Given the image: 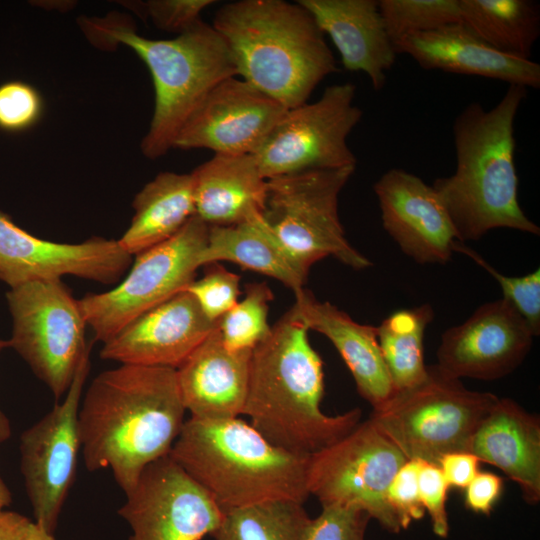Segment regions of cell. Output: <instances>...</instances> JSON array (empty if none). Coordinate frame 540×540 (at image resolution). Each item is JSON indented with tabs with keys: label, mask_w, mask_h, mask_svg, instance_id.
<instances>
[{
	"label": "cell",
	"mask_w": 540,
	"mask_h": 540,
	"mask_svg": "<svg viewBox=\"0 0 540 540\" xmlns=\"http://www.w3.org/2000/svg\"><path fill=\"white\" fill-rule=\"evenodd\" d=\"M185 412L176 369L121 364L98 374L78 410L86 468H110L128 494L150 463L169 454Z\"/></svg>",
	"instance_id": "1"
},
{
	"label": "cell",
	"mask_w": 540,
	"mask_h": 540,
	"mask_svg": "<svg viewBox=\"0 0 540 540\" xmlns=\"http://www.w3.org/2000/svg\"><path fill=\"white\" fill-rule=\"evenodd\" d=\"M308 331L287 312L251 351L242 412L267 441L305 456L348 434L362 414L359 408L334 416L322 412L323 362Z\"/></svg>",
	"instance_id": "2"
},
{
	"label": "cell",
	"mask_w": 540,
	"mask_h": 540,
	"mask_svg": "<svg viewBox=\"0 0 540 540\" xmlns=\"http://www.w3.org/2000/svg\"><path fill=\"white\" fill-rule=\"evenodd\" d=\"M526 97L527 88L509 85L491 109L471 102L455 117L456 168L432 187L461 243L498 228L540 234L539 226L521 209L517 193L514 122Z\"/></svg>",
	"instance_id": "3"
},
{
	"label": "cell",
	"mask_w": 540,
	"mask_h": 540,
	"mask_svg": "<svg viewBox=\"0 0 540 540\" xmlns=\"http://www.w3.org/2000/svg\"><path fill=\"white\" fill-rule=\"evenodd\" d=\"M212 26L228 47L237 76L287 109L306 103L338 70L325 35L298 1L228 3Z\"/></svg>",
	"instance_id": "4"
},
{
	"label": "cell",
	"mask_w": 540,
	"mask_h": 540,
	"mask_svg": "<svg viewBox=\"0 0 540 540\" xmlns=\"http://www.w3.org/2000/svg\"><path fill=\"white\" fill-rule=\"evenodd\" d=\"M169 456L221 511L270 500L304 504L310 456L283 450L235 417L184 421Z\"/></svg>",
	"instance_id": "5"
},
{
	"label": "cell",
	"mask_w": 540,
	"mask_h": 540,
	"mask_svg": "<svg viewBox=\"0 0 540 540\" xmlns=\"http://www.w3.org/2000/svg\"><path fill=\"white\" fill-rule=\"evenodd\" d=\"M81 27L93 44L106 48L123 44L134 50L148 67L155 105L141 150L150 159L165 155L173 147L188 118L214 86L237 76L224 40L212 25L202 20L168 40L142 37L130 21L115 14L85 18Z\"/></svg>",
	"instance_id": "6"
},
{
	"label": "cell",
	"mask_w": 540,
	"mask_h": 540,
	"mask_svg": "<svg viewBox=\"0 0 540 540\" xmlns=\"http://www.w3.org/2000/svg\"><path fill=\"white\" fill-rule=\"evenodd\" d=\"M498 397L466 388L437 364L417 385L397 391L369 419L407 459L438 465L442 456L470 452L473 437Z\"/></svg>",
	"instance_id": "7"
},
{
	"label": "cell",
	"mask_w": 540,
	"mask_h": 540,
	"mask_svg": "<svg viewBox=\"0 0 540 540\" xmlns=\"http://www.w3.org/2000/svg\"><path fill=\"white\" fill-rule=\"evenodd\" d=\"M356 167L309 170L267 179L262 217L301 269L332 256L355 270L371 262L347 240L338 200Z\"/></svg>",
	"instance_id": "8"
},
{
	"label": "cell",
	"mask_w": 540,
	"mask_h": 540,
	"mask_svg": "<svg viewBox=\"0 0 540 540\" xmlns=\"http://www.w3.org/2000/svg\"><path fill=\"white\" fill-rule=\"evenodd\" d=\"M12 317L8 340L55 399L70 388L92 343L85 339L86 320L61 279L33 280L6 293Z\"/></svg>",
	"instance_id": "9"
},
{
	"label": "cell",
	"mask_w": 540,
	"mask_h": 540,
	"mask_svg": "<svg viewBox=\"0 0 540 540\" xmlns=\"http://www.w3.org/2000/svg\"><path fill=\"white\" fill-rule=\"evenodd\" d=\"M209 226L193 216L176 234L136 255L124 280L78 303L95 340L103 344L138 316L182 291L202 266Z\"/></svg>",
	"instance_id": "10"
},
{
	"label": "cell",
	"mask_w": 540,
	"mask_h": 540,
	"mask_svg": "<svg viewBox=\"0 0 540 540\" xmlns=\"http://www.w3.org/2000/svg\"><path fill=\"white\" fill-rule=\"evenodd\" d=\"M408 459L369 418L341 439L312 454L307 472L309 495L321 506L353 507L365 511L382 528L402 529L387 491Z\"/></svg>",
	"instance_id": "11"
},
{
	"label": "cell",
	"mask_w": 540,
	"mask_h": 540,
	"mask_svg": "<svg viewBox=\"0 0 540 540\" xmlns=\"http://www.w3.org/2000/svg\"><path fill=\"white\" fill-rule=\"evenodd\" d=\"M353 83L328 86L312 103L287 109L254 154L266 179L356 167L347 138L362 118Z\"/></svg>",
	"instance_id": "12"
},
{
	"label": "cell",
	"mask_w": 540,
	"mask_h": 540,
	"mask_svg": "<svg viewBox=\"0 0 540 540\" xmlns=\"http://www.w3.org/2000/svg\"><path fill=\"white\" fill-rule=\"evenodd\" d=\"M89 349L65 399L20 436V469L34 521L53 533L75 481L81 450L78 410L89 369Z\"/></svg>",
	"instance_id": "13"
},
{
	"label": "cell",
	"mask_w": 540,
	"mask_h": 540,
	"mask_svg": "<svg viewBox=\"0 0 540 540\" xmlns=\"http://www.w3.org/2000/svg\"><path fill=\"white\" fill-rule=\"evenodd\" d=\"M118 514L128 540H201L219 526L223 512L169 454L150 463Z\"/></svg>",
	"instance_id": "14"
},
{
	"label": "cell",
	"mask_w": 540,
	"mask_h": 540,
	"mask_svg": "<svg viewBox=\"0 0 540 540\" xmlns=\"http://www.w3.org/2000/svg\"><path fill=\"white\" fill-rule=\"evenodd\" d=\"M132 262L118 240L94 236L79 244L38 238L0 212V280L10 288L64 275L113 284Z\"/></svg>",
	"instance_id": "15"
},
{
	"label": "cell",
	"mask_w": 540,
	"mask_h": 540,
	"mask_svg": "<svg viewBox=\"0 0 540 540\" xmlns=\"http://www.w3.org/2000/svg\"><path fill=\"white\" fill-rule=\"evenodd\" d=\"M287 108L238 76L219 82L188 118L173 147L254 155Z\"/></svg>",
	"instance_id": "16"
},
{
	"label": "cell",
	"mask_w": 540,
	"mask_h": 540,
	"mask_svg": "<svg viewBox=\"0 0 540 540\" xmlns=\"http://www.w3.org/2000/svg\"><path fill=\"white\" fill-rule=\"evenodd\" d=\"M533 337L509 301L501 298L487 302L465 322L442 334L437 365L457 379L496 380L521 365Z\"/></svg>",
	"instance_id": "17"
},
{
	"label": "cell",
	"mask_w": 540,
	"mask_h": 540,
	"mask_svg": "<svg viewBox=\"0 0 540 540\" xmlns=\"http://www.w3.org/2000/svg\"><path fill=\"white\" fill-rule=\"evenodd\" d=\"M373 190L385 231L404 254L422 264L448 262L457 233L434 188L400 168L384 172Z\"/></svg>",
	"instance_id": "18"
},
{
	"label": "cell",
	"mask_w": 540,
	"mask_h": 540,
	"mask_svg": "<svg viewBox=\"0 0 540 540\" xmlns=\"http://www.w3.org/2000/svg\"><path fill=\"white\" fill-rule=\"evenodd\" d=\"M217 322L209 320L195 298L183 290L128 323L103 344L100 357L121 364L177 369Z\"/></svg>",
	"instance_id": "19"
},
{
	"label": "cell",
	"mask_w": 540,
	"mask_h": 540,
	"mask_svg": "<svg viewBox=\"0 0 540 540\" xmlns=\"http://www.w3.org/2000/svg\"><path fill=\"white\" fill-rule=\"evenodd\" d=\"M397 54L410 56L425 70L474 75L525 88L540 87V65L504 54L463 24L413 34L394 43Z\"/></svg>",
	"instance_id": "20"
},
{
	"label": "cell",
	"mask_w": 540,
	"mask_h": 540,
	"mask_svg": "<svg viewBox=\"0 0 540 540\" xmlns=\"http://www.w3.org/2000/svg\"><path fill=\"white\" fill-rule=\"evenodd\" d=\"M328 35L346 70L365 73L375 91L386 84L396 50L376 0H298Z\"/></svg>",
	"instance_id": "21"
},
{
	"label": "cell",
	"mask_w": 540,
	"mask_h": 540,
	"mask_svg": "<svg viewBox=\"0 0 540 540\" xmlns=\"http://www.w3.org/2000/svg\"><path fill=\"white\" fill-rule=\"evenodd\" d=\"M288 311L308 330L326 336L351 372L358 393L373 410L383 406L395 393L377 339L376 326L360 324L328 301H319L302 289L295 293Z\"/></svg>",
	"instance_id": "22"
},
{
	"label": "cell",
	"mask_w": 540,
	"mask_h": 540,
	"mask_svg": "<svg viewBox=\"0 0 540 540\" xmlns=\"http://www.w3.org/2000/svg\"><path fill=\"white\" fill-rule=\"evenodd\" d=\"M250 358L251 351L227 349L216 326L176 369L180 396L191 416L226 419L241 415Z\"/></svg>",
	"instance_id": "23"
},
{
	"label": "cell",
	"mask_w": 540,
	"mask_h": 540,
	"mask_svg": "<svg viewBox=\"0 0 540 540\" xmlns=\"http://www.w3.org/2000/svg\"><path fill=\"white\" fill-rule=\"evenodd\" d=\"M470 452L514 481L528 504L540 501V420L510 398H498L478 427Z\"/></svg>",
	"instance_id": "24"
},
{
	"label": "cell",
	"mask_w": 540,
	"mask_h": 540,
	"mask_svg": "<svg viewBox=\"0 0 540 540\" xmlns=\"http://www.w3.org/2000/svg\"><path fill=\"white\" fill-rule=\"evenodd\" d=\"M196 216L208 226H230L261 216L267 179L254 155L215 154L191 172Z\"/></svg>",
	"instance_id": "25"
},
{
	"label": "cell",
	"mask_w": 540,
	"mask_h": 540,
	"mask_svg": "<svg viewBox=\"0 0 540 540\" xmlns=\"http://www.w3.org/2000/svg\"><path fill=\"white\" fill-rule=\"evenodd\" d=\"M230 261L272 277L294 294L304 289L308 274L287 252L262 215L230 226H209L202 266Z\"/></svg>",
	"instance_id": "26"
},
{
	"label": "cell",
	"mask_w": 540,
	"mask_h": 540,
	"mask_svg": "<svg viewBox=\"0 0 540 540\" xmlns=\"http://www.w3.org/2000/svg\"><path fill=\"white\" fill-rule=\"evenodd\" d=\"M132 207L135 214L118 242L137 255L172 237L196 215L191 173H159L136 194Z\"/></svg>",
	"instance_id": "27"
},
{
	"label": "cell",
	"mask_w": 540,
	"mask_h": 540,
	"mask_svg": "<svg viewBox=\"0 0 540 540\" xmlns=\"http://www.w3.org/2000/svg\"><path fill=\"white\" fill-rule=\"evenodd\" d=\"M461 24L490 47L530 59L540 35V5L531 0H459Z\"/></svg>",
	"instance_id": "28"
},
{
	"label": "cell",
	"mask_w": 540,
	"mask_h": 540,
	"mask_svg": "<svg viewBox=\"0 0 540 540\" xmlns=\"http://www.w3.org/2000/svg\"><path fill=\"white\" fill-rule=\"evenodd\" d=\"M430 304L402 309L385 318L377 328V339L395 392L420 383L427 374L424 335L433 320Z\"/></svg>",
	"instance_id": "29"
},
{
	"label": "cell",
	"mask_w": 540,
	"mask_h": 540,
	"mask_svg": "<svg viewBox=\"0 0 540 540\" xmlns=\"http://www.w3.org/2000/svg\"><path fill=\"white\" fill-rule=\"evenodd\" d=\"M310 518L303 504L270 500L223 513L214 540H306Z\"/></svg>",
	"instance_id": "30"
},
{
	"label": "cell",
	"mask_w": 540,
	"mask_h": 540,
	"mask_svg": "<svg viewBox=\"0 0 540 540\" xmlns=\"http://www.w3.org/2000/svg\"><path fill=\"white\" fill-rule=\"evenodd\" d=\"M273 293L266 282L249 283L245 296L221 319L217 326L225 347L231 351H252L271 332L269 302Z\"/></svg>",
	"instance_id": "31"
},
{
	"label": "cell",
	"mask_w": 540,
	"mask_h": 540,
	"mask_svg": "<svg viewBox=\"0 0 540 540\" xmlns=\"http://www.w3.org/2000/svg\"><path fill=\"white\" fill-rule=\"evenodd\" d=\"M379 10L393 42L461 23L459 0H380Z\"/></svg>",
	"instance_id": "32"
},
{
	"label": "cell",
	"mask_w": 540,
	"mask_h": 540,
	"mask_svg": "<svg viewBox=\"0 0 540 540\" xmlns=\"http://www.w3.org/2000/svg\"><path fill=\"white\" fill-rule=\"evenodd\" d=\"M454 251L465 254L499 283L503 298L509 301L528 324L534 336L540 333V270L524 276H506L492 267L479 253L457 241Z\"/></svg>",
	"instance_id": "33"
},
{
	"label": "cell",
	"mask_w": 540,
	"mask_h": 540,
	"mask_svg": "<svg viewBox=\"0 0 540 540\" xmlns=\"http://www.w3.org/2000/svg\"><path fill=\"white\" fill-rule=\"evenodd\" d=\"M205 266L207 270L204 275L198 280L194 279L183 290L195 298L209 320L217 322L239 301L240 276L219 263Z\"/></svg>",
	"instance_id": "34"
},
{
	"label": "cell",
	"mask_w": 540,
	"mask_h": 540,
	"mask_svg": "<svg viewBox=\"0 0 540 540\" xmlns=\"http://www.w3.org/2000/svg\"><path fill=\"white\" fill-rule=\"evenodd\" d=\"M42 110L41 95L30 84L10 81L0 85V129L26 130L37 123Z\"/></svg>",
	"instance_id": "35"
},
{
	"label": "cell",
	"mask_w": 540,
	"mask_h": 540,
	"mask_svg": "<svg viewBox=\"0 0 540 540\" xmlns=\"http://www.w3.org/2000/svg\"><path fill=\"white\" fill-rule=\"evenodd\" d=\"M213 3V0H150L131 4V8L149 18L158 29L179 35L202 20V11Z\"/></svg>",
	"instance_id": "36"
},
{
	"label": "cell",
	"mask_w": 540,
	"mask_h": 540,
	"mask_svg": "<svg viewBox=\"0 0 540 540\" xmlns=\"http://www.w3.org/2000/svg\"><path fill=\"white\" fill-rule=\"evenodd\" d=\"M371 517L363 510L343 506H322L311 520L306 540H365Z\"/></svg>",
	"instance_id": "37"
},
{
	"label": "cell",
	"mask_w": 540,
	"mask_h": 540,
	"mask_svg": "<svg viewBox=\"0 0 540 540\" xmlns=\"http://www.w3.org/2000/svg\"><path fill=\"white\" fill-rule=\"evenodd\" d=\"M419 460L408 459L392 479L388 491V502L396 514L401 529H407L415 520H420L425 510L418 488Z\"/></svg>",
	"instance_id": "38"
},
{
	"label": "cell",
	"mask_w": 540,
	"mask_h": 540,
	"mask_svg": "<svg viewBox=\"0 0 540 540\" xmlns=\"http://www.w3.org/2000/svg\"><path fill=\"white\" fill-rule=\"evenodd\" d=\"M418 488L424 510L429 514L434 534L440 538H446L449 534L446 499L450 487L438 465L419 460Z\"/></svg>",
	"instance_id": "39"
},
{
	"label": "cell",
	"mask_w": 540,
	"mask_h": 540,
	"mask_svg": "<svg viewBox=\"0 0 540 540\" xmlns=\"http://www.w3.org/2000/svg\"><path fill=\"white\" fill-rule=\"evenodd\" d=\"M502 490L503 480L500 476L490 472H478L465 488V505L475 513L489 515Z\"/></svg>",
	"instance_id": "40"
},
{
	"label": "cell",
	"mask_w": 540,
	"mask_h": 540,
	"mask_svg": "<svg viewBox=\"0 0 540 540\" xmlns=\"http://www.w3.org/2000/svg\"><path fill=\"white\" fill-rule=\"evenodd\" d=\"M479 463L471 452H452L442 456L438 466L449 487L465 489L479 472Z\"/></svg>",
	"instance_id": "41"
},
{
	"label": "cell",
	"mask_w": 540,
	"mask_h": 540,
	"mask_svg": "<svg viewBox=\"0 0 540 540\" xmlns=\"http://www.w3.org/2000/svg\"><path fill=\"white\" fill-rule=\"evenodd\" d=\"M31 519L9 510H0V540H21Z\"/></svg>",
	"instance_id": "42"
},
{
	"label": "cell",
	"mask_w": 540,
	"mask_h": 540,
	"mask_svg": "<svg viewBox=\"0 0 540 540\" xmlns=\"http://www.w3.org/2000/svg\"><path fill=\"white\" fill-rule=\"evenodd\" d=\"M21 540H55V538L53 533L48 532L34 520H31L26 527Z\"/></svg>",
	"instance_id": "43"
},
{
	"label": "cell",
	"mask_w": 540,
	"mask_h": 540,
	"mask_svg": "<svg viewBox=\"0 0 540 540\" xmlns=\"http://www.w3.org/2000/svg\"><path fill=\"white\" fill-rule=\"evenodd\" d=\"M9 347L8 340L0 338V352ZM11 435L10 421L5 413L0 409V443L5 442Z\"/></svg>",
	"instance_id": "44"
},
{
	"label": "cell",
	"mask_w": 540,
	"mask_h": 540,
	"mask_svg": "<svg viewBox=\"0 0 540 540\" xmlns=\"http://www.w3.org/2000/svg\"><path fill=\"white\" fill-rule=\"evenodd\" d=\"M12 503V493L0 477V510H4Z\"/></svg>",
	"instance_id": "45"
}]
</instances>
